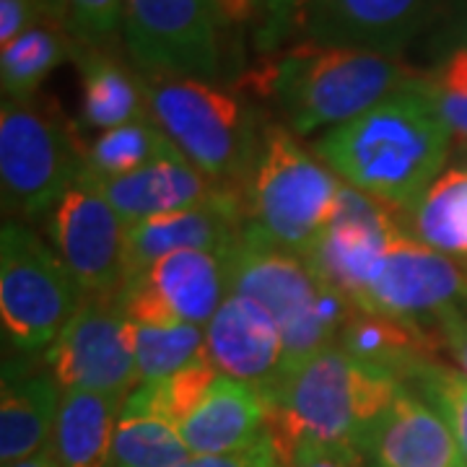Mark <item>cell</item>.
<instances>
[{
  "label": "cell",
  "mask_w": 467,
  "mask_h": 467,
  "mask_svg": "<svg viewBox=\"0 0 467 467\" xmlns=\"http://www.w3.org/2000/svg\"><path fill=\"white\" fill-rule=\"evenodd\" d=\"M420 78L315 143V153L346 184L398 211H408L431 187L451 146Z\"/></svg>",
  "instance_id": "1"
},
{
  "label": "cell",
  "mask_w": 467,
  "mask_h": 467,
  "mask_svg": "<svg viewBox=\"0 0 467 467\" xmlns=\"http://www.w3.org/2000/svg\"><path fill=\"white\" fill-rule=\"evenodd\" d=\"M400 387L389 371L371 367L335 343L285 368L278 382L263 389L267 429L285 454L299 441L361 450L368 429Z\"/></svg>",
  "instance_id": "2"
},
{
  "label": "cell",
  "mask_w": 467,
  "mask_h": 467,
  "mask_svg": "<svg viewBox=\"0 0 467 467\" xmlns=\"http://www.w3.org/2000/svg\"><path fill=\"white\" fill-rule=\"evenodd\" d=\"M420 76L395 55L301 42L252 81L278 107L291 133L309 135L346 125Z\"/></svg>",
  "instance_id": "3"
},
{
  "label": "cell",
  "mask_w": 467,
  "mask_h": 467,
  "mask_svg": "<svg viewBox=\"0 0 467 467\" xmlns=\"http://www.w3.org/2000/svg\"><path fill=\"white\" fill-rule=\"evenodd\" d=\"M149 117L216 187L247 192L265 128L236 91L201 78L140 73Z\"/></svg>",
  "instance_id": "4"
},
{
  "label": "cell",
  "mask_w": 467,
  "mask_h": 467,
  "mask_svg": "<svg viewBox=\"0 0 467 467\" xmlns=\"http://www.w3.org/2000/svg\"><path fill=\"white\" fill-rule=\"evenodd\" d=\"M232 294L260 304L275 319L284 335L285 368L335 346L353 312V304L322 284L301 254L275 247L250 223L232 252Z\"/></svg>",
  "instance_id": "5"
},
{
  "label": "cell",
  "mask_w": 467,
  "mask_h": 467,
  "mask_svg": "<svg viewBox=\"0 0 467 467\" xmlns=\"http://www.w3.org/2000/svg\"><path fill=\"white\" fill-rule=\"evenodd\" d=\"M340 177L285 125H267L244 202L247 223L275 247L306 254L333 216Z\"/></svg>",
  "instance_id": "6"
},
{
  "label": "cell",
  "mask_w": 467,
  "mask_h": 467,
  "mask_svg": "<svg viewBox=\"0 0 467 467\" xmlns=\"http://www.w3.org/2000/svg\"><path fill=\"white\" fill-rule=\"evenodd\" d=\"M84 171V146L60 112L39 101L3 99L0 107V195L16 221L50 216Z\"/></svg>",
  "instance_id": "7"
},
{
  "label": "cell",
  "mask_w": 467,
  "mask_h": 467,
  "mask_svg": "<svg viewBox=\"0 0 467 467\" xmlns=\"http://www.w3.org/2000/svg\"><path fill=\"white\" fill-rule=\"evenodd\" d=\"M86 294L29 223L5 218L0 229V322L14 348L47 350L81 309Z\"/></svg>",
  "instance_id": "8"
},
{
  "label": "cell",
  "mask_w": 467,
  "mask_h": 467,
  "mask_svg": "<svg viewBox=\"0 0 467 467\" xmlns=\"http://www.w3.org/2000/svg\"><path fill=\"white\" fill-rule=\"evenodd\" d=\"M358 309L410 322L441 340L467 325V263L402 232L374 270Z\"/></svg>",
  "instance_id": "9"
},
{
  "label": "cell",
  "mask_w": 467,
  "mask_h": 467,
  "mask_svg": "<svg viewBox=\"0 0 467 467\" xmlns=\"http://www.w3.org/2000/svg\"><path fill=\"white\" fill-rule=\"evenodd\" d=\"M223 26L211 0H128L122 39L138 73L216 84L226 63Z\"/></svg>",
  "instance_id": "10"
},
{
  "label": "cell",
  "mask_w": 467,
  "mask_h": 467,
  "mask_svg": "<svg viewBox=\"0 0 467 467\" xmlns=\"http://www.w3.org/2000/svg\"><path fill=\"white\" fill-rule=\"evenodd\" d=\"M232 294V252L187 250L167 254L117 291L115 301L135 325L205 327Z\"/></svg>",
  "instance_id": "11"
},
{
  "label": "cell",
  "mask_w": 467,
  "mask_h": 467,
  "mask_svg": "<svg viewBox=\"0 0 467 467\" xmlns=\"http://www.w3.org/2000/svg\"><path fill=\"white\" fill-rule=\"evenodd\" d=\"M45 226L50 247L86 296L115 299L125 281L128 226L104 195L99 180L84 169L45 218Z\"/></svg>",
  "instance_id": "12"
},
{
  "label": "cell",
  "mask_w": 467,
  "mask_h": 467,
  "mask_svg": "<svg viewBox=\"0 0 467 467\" xmlns=\"http://www.w3.org/2000/svg\"><path fill=\"white\" fill-rule=\"evenodd\" d=\"M42 364L63 389H86L128 398L138 387L135 322L109 296H86Z\"/></svg>",
  "instance_id": "13"
},
{
  "label": "cell",
  "mask_w": 467,
  "mask_h": 467,
  "mask_svg": "<svg viewBox=\"0 0 467 467\" xmlns=\"http://www.w3.org/2000/svg\"><path fill=\"white\" fill-rule=\"evenodd\" d=\"M402 232V213L398 208L343 182L335 198L333 216L304 260L322 284L333 285L353 306H358L374 270Z\"/></svg>",
  "instance_id": "14"
},
{
  "label": "cell",
  "mask_w": 467,
  "mask_h": 467,
  "mask_svg": "<svg viewBox=\"0 0 467 467\" xmlns=\"http://www.w3.org/2000/svg\"><path fill=\"white\" fill-rule=\"evenodd\" d=\"M444 5V0H309L299 32L304 42L400 57L416 36L434 26Z\"/></svg>",
  "instance_id": "15"
},
{
  "label": "cell",
  "mask_w": 467,
  "mask_h": 467,
  "mask_svg": "<svg viewBox=\"0 0 467 467\" xmlns=\"http://www.w3.org/2000/svg\"><path fill=\"white\" fill-rule=\"evenodd\" d=\"M244 229V192L234 190H218L211 201L184 211L138 221L128 226L125 234V281L174 252H234L242 242Z\"/></svg>",
  "instance_id": "16"
},
{
  "label": "cell",
  "mask_w": 467,
  "mask_h": 467,
  "mask_svg": "<svg viewBox=\"0 0 467 467\" xmlns=\"http://www.w3.org/2000/svg\"><path fill=\"white\" fill-rule=\"evenodd\" d=\"M205 356L218 374L267 389L285 368L281 327L260 304L229 294L205 325Z\"/></svg>",
  "instance_id": "17"
},
{
  "label": "cell",
  "mask_w": 467,
  "mask_h": 467,
  "mask_svg": "<svg viewBox=\"0 0 467 467\" xmlns=\"http://www.w3.org/2000/svg\"><path fill=\"white\" fill-rule=\"evenodd\" d=\"M367 467H460L462 454L447 420L402 384L361 444Z\"/></svg>",
  "instance_id": "18"
},
{
  "label": "cell",
  "mask_w": 467,
  "mask_h": 467,
  "mask_svg": "<svg viewBox=\"0 0 467 467\" xmlns=\"http://www.w3.org/2000/svg\"><path fill=\"white\" fill-rule=\"evenodd\" d=\"M63 395L66 389L50 368H32L18 358L3 364L0 465H14L50 444Z\"/></svg>",
  "instance_id": "19"
},
{
  "label": "cell",
  "mask_w": 467,
  "mask_h": 467,
  "mask_svg": "<svg viewBox=\"0 0 467 467\" xmlns=\"http://www.w3.org/2000/svg\"><path fill=\"white\" fill-rule=\"evenodd\" d=\"M265 429L263 389L221 374L180 423V436L190 454H229L250 447Z\"/></svg>",
  "instance_id": "20"
},
{
  "label": "cell",
  "mask_w": 467,
  "mask_h": 467,
  "mask_svg": "<svg viewBox=\"0 0 467 467\" xmlns=\"http://www.w3.org/2000/svg\"><path fill=\"white\" fill-rule=\"evenodd\" d=\"M101 190L115 205L125 226H133L146 218L201 205L223 187H216L201 174L180 150H171L128 177L104 180Z\"/></svg>",
  "instance_id": "21"
},
{
  "label": "cell",
  "mask_w": 467,
  "mask_h": 467,
  "mask_svg": "<svg viewBox=\"0 0 467 467\" xmlns=\"http://www.w3.org/2000/svg\"><path fill=\"white\" fill-rule=\"evenodd\" d=\"M337 346L371 367L389 371L400 384L410 382L420 367L439 361V353L444 350L434 333L358 306H353L337 335Z\"/></svg>",
  "instance_id": "22"
},
{
  "label": "cell",
  "mask_w": 467,
  "mask_h": 467,
  "mask_svg": "<svg viewBox=\"0 0 467 467\" xmlns=\"http://www.w3.org/2000/svg\"><path fill=\"white\" fill-rule=\"evenodd\" d=\"M73 63L81 73V130L99 135L149 117L140 73L115 50L73 45Z\"/></svg>",
  "instance_id": "23"
},
{
  "label": "cell",
  "mask_w": 467,
  "mask_h": 467,
  "mask_svg": "<svg viewBox=\"0 0 467 467\" xmlns=\"http://www.w3.org/2000/svg\"><path fill=\"white\" fill-rule=\"evenodd\" d=\"M125 398L66 389L52 444L60 467H115V436Z\"/></svg>",
  "instance_id": "24"
},
{
  "label": "cell",
  "mask_w": 467,
  "mask_h": 467,
  "mask_svg": "<svg viewBox=\"0 0 467 467\" xmlns=\"http://www.w3.org/2000/svg\"><path fill=\"white\" fill-rule=\"evenodd\" d=\"M402 213V229L431 250L467 263V169H447Z\"/></svg>",
  "instance_id": "25"
},
{
  "label": "cell",
  "mask_w": 467,
  "mask_h": 467,
  "mask_svg": "<svg viewBox=\"0 0 467 467\" xmlns=\"http://www.w3.org/2000/svg\"><path fill=\"white\" fill-rule=\"evenodd\" d=\"M190 457L180 429L135 387L122 402L117 423L115 467H177Z\"/></svg>",
  "instance_id": "26"
},
{
  "label": "cell",
  "mask_w": 467,
  "mask_h": 467,
  "mask_svg": "<svg viewBox=\"0 0 467 467\" xmlns=\"http://www.w3.org/2000/svg\"><path fill=\"white\" fill-rule=\"evenodd\" d=\"M66 60H73V39L55 18H45L11 45L0 47L3 97L11 101L34 99L45 78Z\"/></svg>",
  "instance_id": "27"
},
{
  "label": "cell",
  "mask_w": 467,
  "mask_h": 467,
  "mask_svg": "<svg viewBox=\"0 0 467 467\" xmlns=\"http://www.w3.org/2000/svg\"><path fill=\"white\" fill-rule=\"evenodd\" d=\"M171 150H177V146L150 117H146L99 133L91 143H86L84 169L104 182L128 177Z\"/></svg>",
  "instance_id": "28"
},
{
  "label": "cell",
  "mask_w": 467,
  "mask_h": 467,
  "mask_svg": "<svg viewBox=\"0 0 467 467\" xmlns=\"http://www.w3.org/2000/svg\"><path fill=\"white\" fill-rule=\"evenodd\" d=\"M205 353V327L195 325H135V368L138 384L167 379Z\"/></svg>",
  "instance_id": "29"
},
{
  "label": "cell",
  "mask_w": 467,
  "mask_h": 467,
  "mask_svg": "<svg viewBox=\"0 0 467 467\" xmlns=\"http://www.w3.org/2000/svg\"><path fill=\"white\" fill-rule=\"evenodd\" d=\"M47 5L73 45L112 50L125 29L128 0H47Z\"/></svg>",
  "instance_id": "30"
},
{
  "label": "cell",
  "mask_w": 467,
  "mask_h": 467,
  "mask_svg": "<svg viewBox=\"0 0 467 467\" xmlns=\"http://www.w3.org/2000/svg\"><path fill=\"white\" fill-rule=\"evenodd\" d=\"M434 408L447 420L454 434V441L467 465V374L457 367H447L441 361H431L420 367L405 384Z\"/></svg>",
  "instance_id": "31"
},
{
  "label": "cell",
  "mask_w": 467,
  "mask_h": 467,
  "mask_svg": "<svg viewBox=\"0 0 467 467\" xmlns=\"http://www.w3.org/2000/svg\"><path fill=\"white\" fill-rule=\"evenodd\" d=\"M218 377H221L218 368L202 353L167 379L138 384V389L161 416H167L180 429V423L192 413V408L202 400V395L211 389V384L216 382Z\"/></svg>",
  "instance_id": "32"
},
{
  "label": "cell",
  "mask_w": 467,
  "mask_h": 467,
  "mask_svg": "<svg viewBox=\"0 0 467 467\" xmlns=\"http://www.w3.org/2000/svg\"><path fill=\"white\" fill-rule=\"evenodd\" d=\"M285 451L270 429L252 441L250 447L229 454H192L177 467H284Z\"/></svg>",
  "instance_id": "33"
},
{
  "label": "cell",
  "mask_w": 467,
  "mask_h": 467,
  "mask_svg": "<svg viewBox=\"0 0 467 467\" xmlns=\"http://www.w3.org/2000/svg\"><path fill=\"white\" fill-rule=\"evenodd\" d=\"M426 50L434 60H447L454 52L467 50V0H451L434 21Z\"/></svg>",
  "instance_id": "34"
},
{
  "label": "cell",
  "mask_w": 467,
  "mask_h": 467,
  "mask_svg": "<svg viewBox=\"0 0 467 467\" xmlns=\"http://www.w3.org/2000/svg\"><path fill=\"white\" fill-rule=\"evenodd\" d=\"M306 3L309 0H265L257 26V47L263 52H273L284 39L299 32L301 14Z\"/></svg>",
  "instance_id": "35"
},
{
  "label": "cell",
  "mask_w": 467,
  "mask_h": 467,
  "mask_svg": "<svg viewBox=\"0 0 467 467\" xmlns=\"http://www.w3.org/2000/svg\"><path fill=\"white\" fill-rule=\"evenodd\" d=\"M288 467H367V462L353 447L299 441L288 450Z\"/></svg>",
  "instance_id": "36"
},
{
  "label": "cell",
  "mask_w": 467,
  "mask_h": 467,
  "mask_svg": "<svg viewBox=\"0 0 467 467\" xmlns=\"http://www.w3.org/2000/svg\"><path fill=\"white\" fill-rule=\"evenodd\" d=\"M50 16L47 0H0V47Z\"/></svg>",
  "instance_id": "37"
},
{
  "label": "cell",
  "mask_w": 467,
  "mask_h": 467,
  "mask_svg": "<svg viewBox=\"0 0 467 467\" xmlns=\"http://www.w3.org/2000/svg\"><path fill=\"white\" fill-rule=\"evenodd\" d=\"M420 86H423L426 97L434 104L436 115L441 117V122L447 125L451 138H457L462 146H467V94L447 91V88L436 86L429 76L420 78Z\"/></svg>",
  "instance_id": "38"
},
{
  "label": "cell",
  "mask_w": 467,
  "mask_h": 467,
  "mask_svg": "<svg viewBox=\"0 0 467 467\" xmlns=\"http://www.w3.org/2000/svg\"><path fill=\"white\" fill-rule=\"evenodd\" d=\"M429 78L436 86L447 88V91H462V94H467V50L454 52L447 60H441L434 73H429Z\"/></svg>",
  "instance_id": "39"
},
{
  "label": "cell",
  "mask_w": 467,
  "mask_h": 467,
  "mask_svg": "<svg viewBox=\"0 0 467 467\" xmlns=\"http://www.w3.org/2000/svg\"><path fill=\"white\" fill-rule=\"evenodd\" d=\"M211 3L226 26H239V24H250L263 16L265 0H211Z\"/></svg>",
  "instance_id": "40"
},
{
  "label": "cell",
  "mask_w": 467,
  "mask_h": 467,
  "mask_svg": "<svg viewBox=\"0 0 467 467\" xmlns=\"http://www.w3.org/2000/svg\"><path fill=\"white\" fill-rule=\"evenodd\" d=\"M441 346L451 356L454 367L467 374V325L450 330V333L441 337Z\"/></svg>",
  "instance_id": "41"
},
{
  "label": "cell",
  "mask_w": 467,
  "mask_h": 467,
  "mask_svg": "<svg viewBox=\"0 0 467 467\" xmlns=\"http://www.w3.org/2000/svg\"><path fill=\"white\" fill-rule=\"evenodd\" d=\"M8 467H60V460H57V451H55V444H47V447H42L39 451H34L32 457H24V460H18L14 465Z\"/></svg>",
  "instance_id": "42"
},
{
  "label": "cell",
  "mask_w": 467,
  "mask_h": 467,
  "mask_svg": "<svg viewBox=\"0 0 467 467\" xmlns=\"http://www.w3.org/2000/svg\"><path fill=\"white\" fill-rule=\"evenodd\" d=\"M462 159H465V167H467V146H465V150H462Z\"/></svg>",
  "instance_id": "43"
},
{
  "label": "cell",
  "mask_w": 467,
  "mask_h": 467,
  "mask_svg": "<svg viewBox=\"0 0 467 467\" xmlns=\"http://www.w3.org/2000/svg\"><path fill=\"white\" fill-rule=\"evenodd\" d=\"M284 467H288V454H285V462H284Z\"/></svg>",
  "instance_id": "44"
},
{
  "label": "cell",
  "mask_w": 467,
  "mask_h": 467,
  "mask_svg": "<svg viewBox=\"0 0 467 467\" xmlns=\"http://www.w3.org/2000/svg\"><path fill=\"white\" fill-rule=\"evenodd\" d=\"M460 467H467V465H460Z\"/></svg>",
  "instance_id": "45"
}]
</instances>
